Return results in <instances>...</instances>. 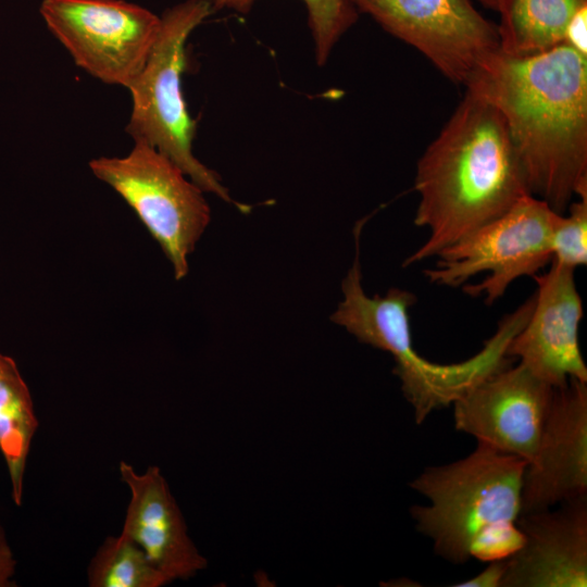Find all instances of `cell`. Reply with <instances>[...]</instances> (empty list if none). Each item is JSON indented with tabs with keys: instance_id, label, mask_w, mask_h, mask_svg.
Returning a JSON list of instances; mask_svg holds the SVG:
<instances>
[{
	"instance_id": "obj_1",
	"label": "cell",
	"mask_w": 587,
	"mask_h": 587,
	"mask_svg": "<svg viewBox=\"0 0 587 587\" xmlns=\"http://www.w3.org/2000/svg\"><path fill=\"white\" fill-rule=\"evenodd\" d=\"M465 88L501 114L532 196L560 214L587 197V57L565 42L529 57L498 49Z\"/></svg>"
},
{
	"instance_id": "obj_2",
	"label": "cell",
	"mask_w": 587,
	"mask_h": 587,
	"mask_svg": "<svg viewBox=\"0 0 587 587\" xmlns=\"http://www.w3.org/2000/svg\"><path fill=\"white\" fill-rule=\"evenodd\" d=\"M414 224L427 240L403 266L437 257L532 196L499 111L466 90L416 164Z\"/></svg>"
},
{
	"instance_id": "obj_3",
	"label": "cell",
	"mask_w": 587,
	"mask_h": 587,
	"mask_svg": "<svg viewBox=\"0 0 587 587\" xmlns=\"http://www.w3.org/2000/svg\"><path fill=\"white\" fill-rule=\"evenodd\" d=\"M415 302L413 292L400 288H390L385 296L359 292L348 302L342 323L359 341L392 355L402 394L413 408L415 423L422 424L432 412L451 405L478 382L509 365L508 346L527 322L532 307L524 302L505 315L475 355L439 364L413 347L409 309Z\"/></svg>"
},
{
	"instance_id": "obj_4",
	"label": "cell",
	"mask_w": 587,
	"mask_h": 587,
	"mask_svg": "<svg viewBox=\"0 0 587 587\" xmlns=\"http://www.w3.org/2000/svg\"><path fill=\"white\" fill-rule=\"evenodd\" d=\"M523 459L477 444L467 457L425 469L410 487L428 500L410 509L416 530L440 558L463 564L475 536L489 524L521 514Z\"/></svg>"
},
{
	"instance_id": "obj_5",
	"label": "cell",
	"mask_w": 587,
	"mask_h": 587,
	"mask_svg": "<svg viewBox=\"0 0 587 587\" xmlns=\"http://www.w3.org/2000/svg\"><path fill=\"white\" fill-rule=\"evenodd\" d=\"M211 13L212 0H185L162 14L151 52L127 87L133 105L125 129L134 141H145L166 155L204 192L248 212L250 208L235 201L220 176L192 152L197 125L182 89L185 47L193 29Z\"/></svg>"
},
{
	"instance_id": "obj_6",
	"label": "cell",
	"mask_w": 587,
	"mask_h": 587,
	"mask_svg": "<svg viewBox=\"0 0 587 587\" xmlns=\"http://www.w3.org/2000/svg\"><path fill=\"white\" fill-rule=\"evenodd\" d=\"M134 142L125 157L92 159L90 171L135 212L180 280L210 223L209 203L204 191L166 155L145 141Z\"/></svg>"
},
{
	"instance_id": "obj_7",
	"label": "cell",
	"mask_w": 587,
	"mask_h": 587,
	"mask_svg": "<svg viewBox=\"0 0 587 587\" xmlns=\"http://www.w3.org/2000/svg\"><path fill=\"white\" fill-rule=\"evenodd\" d=\"M557 212L544 200L527 196L512 209L437 254L424 274L437 285L459 287L483 272L480 283L463 286L487 304L504 295L522 276H535L552 261L551 235Z\"/></svg>"
},
{
	"instance_id": "obj_8",
	"label": "cell",
	"mask_w": 587,
	"mask_h": 587,
	"mask_svg": "<svg viewBox=\"0 0 587 587\" xmlns=\"http://www.w3.org/2000/svg\"><path fill=\"white\" fill-rule=\"evenodd\" d=\"M39 11L77 66L126 88L142 70L161 25L153 12L122 0H43Z\"/></svg>"
},
{
	"instance_id": "obj_9",
	"label": "cell",
	"mask_w": 587,
	"mask_h": 587,
	"mask_svg": "<svg viewBox=\"0 0 587 587\" xmlns=\"http://www.w3.org/2000/svg\"><path fill=\"white\" fill-rule=\"evenodd\" d=\"M358 12L420 51L454 84L499 49L497 25L471 0H350Z\"/></svg>"
},
{
	"instance_id": "obj_10",
	"label": "cell",
	"mask_w": 587,
	"mask_h": 587,
	"mask_svg": "<svg viewBox=\"0 0 587 587\" xmlns=\"http://www.w3.org/2000/svg\"><path fill=\"white\" fill-rule=\"evenodd\" d=\"M553 390L523 364L507 365L452 403L454 428L528 464L536 455Z\"/></svg>"
},
{
	"instance_id": "obj_11",
	"label": "cell",
	"mask_w": 587,
	"mask_h": 587,
	"mask_svg": "<svg viewBox=\"0 0 587 587\" xmlns=\"http://www.w3.org/2000/svg\"><path fill=\"white\" fill-rule=\"evenodd\" d=\"M574 268L551 261L537 283L535 304L523 328L510 341L507 355L520 359L536 376L561 387L570 378L587 382V366L578 344L583 303Z\"/></svg>"
},
{
	"instance_id": "obj_12",
	"label": "cell",
	"mask_w": 587,
	"mask_h": 587,
	"mask_svg": "<svg viewBox=\"0 0 587 587\" xmlns=\"http://www.w3.org/2000/svg\"><path fill=\"white\" fill-rule=\"evenodd\" d=\"M587 497V382L553 390L534 460L523 475L521 514Z\"/></svg>"
},
{
	"instance_id": "obj_13",
	"label": "cell",
	"mask_w": 587,
	"mask_h": 587,
	"mask_svg": "<svg viewBox=\"0 0 587 587\" xmlns=\"http://www.w3.org/2000/svg\"><path fill=\"white\" fill-rule=\"evenodd\" d=\"M522 513V548L507 559L501 587L587 586V497Z\"/></svg>"
},
{
	"instance_id": "obj_14",
	"label": "cell",
	"mask_w": 587,
	"mask_h": 587,
	"mask_svg": "<svg viewBox=\"0 0 587 587\" xmlns=\"http://www.w3.org/2000/svg\"><path fill=\"white\" fill-rule=\"evenodd\" d=\"M121 479L130 491L122 534L135 541L171 582L187 579L207 567L187 529L183 513L158 466L143 473L122 461Z\"/></svg>"
},
{
	"instance_id": "obj_15",
	"label": "cell",
	"mask_w": 587,
	"mask_h": 587,
	"mask_svg": "<svg viewBox=\"0 0 587 587\" xmlns=\"http://www.w3.org/2000/svg\"><path fill=\"white\" fill-rule=\"evenodd\" d=\"M586 3L587 0H505L498 12L500 51L529 57L563 43L570 20Z\"/></svg>"
},
{
	"instance_id": "obj_16",
	"label": "cell",
	"mask_w": 587,
	"mask_h": 587,
	"mask_svg": "<svg viewBox=\"0 0 587 587\" xmlns=\"http://www.w3.org/2000/svg\"><path fill=\"white\" fill-rule=\"evenodd\" d=\"M37 428L30 391L15 361L0 353V452L16 505L23 502L26 464Z\"/></svg>"
},
{
	"instance_id": "obj_17",
	"label": "cell",
	"mask_w": 587,
	"mask_h": 587,
	"mask_svg": "<svg viewBox=\"0 0 587 587\" xmlns=\"http://www.w3.org/2000/svg\"><path fill=\"white\" fill-rule=\"evenodd\" d=\"M170 583L145 551L122 533L102 542L88 567L90 587H161Z\"/></svg>"
},
{
	"instance_id": "obj_18",
	"label": "cell",
	"mask_w": 587,
	"mask_h": 587,
	"mask_svg": "<svg viewBox=\"0 0 587 587\" xmlns=\"http://www.w3.org/2000/svg\"><path fill=\"white\" fill-rule=\"evenodd\" d=\"M258 0H212V11L247 13ZM319 66L328 60L342 35L357 22L358 10L350 0H302Z\"/></svg>"
},
{
	"instance_id": "obj_19",
	"label": "cell",
	"mask_w": 587,
	"mask_h": 587,
	"mask_svg": "<svg viewBox=\"0 0 587 587\" xmlns=\"http://www.w3.org/2000/svg\"><path fill=\"white\" fill-rule=\"evenodd\" d=\"M567 210L553 221L552 261L575 270L587 263V197L570 203Z\"/></svg>"
},
{
	"instance_id": "obj_20",
	"label": "cell",
	"mask_w": 587,
	"mask_h": 587,
	"mask_svg": "<svg viewBox=\"0 0 587 587\" xmlns=\"http://www.w3.org/2000/svg\"><path fill=\"white\" fill-rule=\"evenodd\" d=\"M525 536L516 521H500L482 529L470 545V558L482 562L505 560L524 545Z\"/></svg>"
},
{
	"instance_id": "obj_21",
	"label": "cell",
	"mask_w": 587,
	"mask_h": 587,
	"mask_svg": "<svg viewBox=\"0 0 587 587\" xmlns=\"http://www.w3.org/2000/svg\"><path fill=\"white\" fill-rule=\"evenodd\" d=\"M587 3L582 5L570 20L564 42L587 57Z\"/></svg>"
},
{
	"instance_id": "obj_22",
	"label": "cell",
	"mask_w": 587,
	"mask_h": 587,
	"mask_svg": "<svg viewBox=\"0 0 587 587\" xmlns=\"http://www.w3.org/2000/svg\"><path fill=\"white\" fill-rule=\"evenodd\" d=\"M488 566L485 567L477 575L470 579L453 584V587H501L505 571L507 559L488 562Z\"/></svg>"
},
{
	"instance_id": "obj_23",
	"label": "cell",
	"mask_w": 587,
	"mask_h": 587,
	"mask_svg": "<svg viewBox=\"0 0 587 587\" xmlns=\"http://www.w3.org/2000/svg\"><path fill=\"white\" fill-rule=\"evenodd\" d=\"M16 560L7 534L0 524V587L15 586Z\"/></svg>"
},
{
	"instance_id": "obj_24",
	"label": "cell",
	"mask_w": 587,
	"mask_h": 587,
	"mask_svg": "<svg viewBox=\"0 0 587 587\" xmlns=\"http://www.w3.org/2000/svg\"><path fill=\"white\" fill-rule=\"evenodd\" d=\"M504 1H505V0H480V2H482L484 5H486V7L490 8V9H492V10H495V11H497V12L500 11V9L502 8Z\"/></svg>"
}]
</instances>
